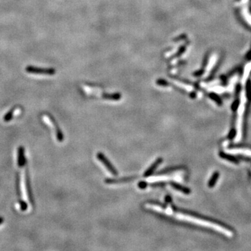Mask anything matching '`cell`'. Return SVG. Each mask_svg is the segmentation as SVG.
Segmentation results:
<instances>
[{"label": "cell", "mask_w": 251, "mask_h": 251, "mask_svg": "<svg viewBox=\"0 0 251 251\" xmlns=\"http://www.w3.org/2000/svg\"><path fill=\"white\" fill-rule=\"evenodd\" d=\"M219 177H220V173L219 172H215V173L211 175V178H210V179L209 180L208 182V186L209 188H214V186L216 184V183L218 182V179H219Z\"/></svg>", "instance_id": "10"}, {"label": "cell", "mask_w": 251, "mask_h": 251, "mask_svg": "<svg viewBox=\"0 0 251 251\" xmlns=\"http://www.w3.org/2000/svg\"><path fill=\"white\" fill-rule=\"evenodd\" d=\"M165 200L166 201V202L168 203H172V197L170 196V195H168V196H166Z\"/></svg>", "instance_id": "18"}, {"label": "cell", "mask_w": 251, "mask_h": 251, "mask_svg": "<svg viewBox=\"0 0 251 251\" xmlns=\"http://www.w3.org/2000/svg\"><path fill=\"white\" fill-rule=\"evenodd\" d=\"M236 135V131L235 128H232L230 131L229 132V135H228V138L232 140L233 138H235V136Z\"/></svg>", "instance_id": "17"}, {"label": "cell", "mask_w": 251, "mask_h": 251, "mask_svg": "<svg viewBox=\"0 0 251 251\" xmlns=\"http://www.w3.org/2000/svg\"><path fill=\"white\" fill-rule=\"evenodd\" d=\"M156 84H158V85H159L160 87L170 86V84H169L166 80H163V79H159V80L156 81Z\"/></svg>", "instance_id": "16"}, {"label": "cell", "mask_w": 251, "mask_h": 251, "mask_svg": "<svg viewBox=\"0 0 251 251\" xmlns=\"http://www.w3.org/2000/svg\"><path fill=\"white\" fill-rule=\"evenodd\" d=\"M46 116H48V118L50 119V120L51 123L52 124V125H53L55 132H56L57 140L59 142H63L64 141V134H63L62 130L60 129V128L59 126V125H58L57 121L55 120V119L53 117V116H52L51 115H50V114H48V113L46 114Z\"/></svg>", "instance_id": "4"}, {"label": "cell", "mask_w": 251, "mask_h": 251, "mask_svg": "<svg viewBox=\"0 0 251 251\" xmlns=\"http://www.w3.org/2000/svg\"><path fill=\"white\" fill-rule=\"evenodd\" d=\"M181 169H182L181 167H172V168H165V169H164V170H160V171L159 172V173H156V175H163V174H168V173H171L172 172H174V171H177V170H181Z\"/></svg>", "instance_id": "12"}, {"label": "cell", "mask_w": 251, "mask_h": 251, "mask_svg": "<svg viewBox=\"0 0 251 251\" xmlns=\"http://www.w3.org/2000/svg\"><path fill=\"white\" fill-rule=\"evenodd\" d=\"M25 183H26V188H27V197L30 200V202L32 206H34V198L33 193H32L31 191V186L30 183V174H29V170L27 167L25 170Z\"/></svg>", "instance_id": "3"}, {"label": "cell", "mask_w": 251, "mask_h": 251, "mask_svg": "<svg viewBox=\"0 0 251 251\" xmlns=\"http://www.w3.org/2000/svg\"><path fill=\"white\" fill-rule=\"evenodd\" d=\"M163 161V158H160V157L158 158L155 161L152 163V165H151L150 167L144 172V174H143V177L147 178V177L151 176V175H152L153 173H154V171H155L156 170V168L159 167L160 164H161Z\"/></svg>", "instance_id": "6"}, {"label": "cell", "mask_w": 251, "mask_h": 251, "mask_svg": "<svg viewBox=\"0 0 251 251\" xmlns=\"http://www.w3.org/2000/svg\"><path fill=\"white\" fill-rule=\"evenodd\" d=\"M16 107H13L12 109H11L8 112H7V114H6L4 116V121L6 122H8L11 121V119H13V113H14V111H15Z\"/></svg>", "instance_id": "14"}, {"label": "cell", "mask_w": 251, "mask_h": 251, "mask_svg": "<svg viewBox=\"0 0 251 251\" xmlns=\"http://www.w3.org/2000/svg\"><path fill=\"white\" fill-rule=\"evenodd\" d=\"M219 156L221 159L227 160V161H230L232 163H235V164H238L239 163V160L237 159V158L231 155V154L225 153L223 151H220L219 153Z\"/></svg>", "instance_id": "9"}, {"label": "cell", "mask_w": 251, "mask_h": 251, "mask_svg": "<svg viewBox=\"0 0 251 251\" xmlns=\"http://www.w3.org/2000/svg\"><path fill=\"white\" fill-rule=\"evenodd\" d=\"M138 178V176H130L123 178H119V179H105V183L107 184H115V183H121L126 182H130L131 181L137 179Z\"/></svg>", "instance_id": "5"}, {"label": "cell", "mask_w": 251, "mask_h": 251, "mask_svg": "<svg viewBox=\"0 0 251 251\" xmlns=\"http://www.w3.org/2000/svg\"><path fill=\"white\" fill-rule=\"evenodd\" d=\"M16 192L17 195L19 199H21V191H20V174L17 173L16 174Z\"/></svg>", "instance_id": "13"}, {"label": "cell", "mask_w": 251, "mask_h": 251, "mask_svg": "<svg viewBox=\"0 0 251 251\" xmlns=\"http://www.w3.org/2000/svg\"><path fill=\"white\" fill-rule=\"evenodd\" d=\"M170 183V185L173 187L174 190H176L177 191H179V192H182V193H184L186 195H188L191 192V189L189 188L186 187V186H182L179 184V183H176L174 182H169Z\"/></svg>", "instance_id": "7"}, {"label": "cell", "mask_w": 251, "mask_h": 251, "mask_svg": "<svg viewBox=\"0 0 251 251\" xmlns=\"http://www.w3.org/2000/svg\"><path fill=\"white\" fill-rule=\"evenodd\" d=\"M96 158H97V159L99 161L103 163V165L110 172L111 174H112L113 176H117L119 174L118 171L116 170L115 168L114 167V165L110 163V160L107 159L103 153L98 152L96 154Z\"/></svg>", "instance_id": "1"}, {"label": "cell", "mask_w": 251, "mask_h": 251, "mask_svg": "<svg viewBox=\"0 0 251 251\" xmlns=\"http://www.w3.org/2000/svg\"><path fill=\"white\" fill-rule=\"evenodd\" d=\"M3 222H4V218L2 217H0V225H1Z\"/></svg>", "instance_id": "19"}, {"label": "cell", "mask_w": 251, "mask_h": 251, "mask_svg": "<svg viewBox=\"0 0 251 251\" xmlns=\"http://www.w3.org/2000/svg\"><path fill=\"white\" fill-rule=\"evenodd\" d=\"M19 204H20V209H21V211H25L27 209V207H28L27 204L26 203L24 200L22 199H19Z\"/></svg>", "instance_id": "15"}, {"label": "cell", "mask_w": 251, "mask_h": 251, "mask_svg": "<svg viewBox=\"0 0 251 251\" xmlns=\"http://www.w3.org/2000/svg\"><path fill=\"white\" fill-rule=\"evenodd\" d=\"M18 154H17V165L20 168H22L26 163V159L25 156V148L23 147H19Z\"/></svg>", "instance_id": "8"}, {"label": "cell", "mask_w": 251, "mask_h": 251, "mask_svg": "<svg viewBox=\"0 0 251 251\" xmlns=\"http://www.w3.org/2000/svg\"><path fill=\"white\" fill-rule=\"evenodd\" d=\"M26 71L29 73L39 74V75H52L55 74V70L54 69H43L38 68V67L29 66L26 67Z\"/></svg>", "instance_id": "2"}, {"label": "cell", "mask_w": 251, "mask_h": 251, "mask_svg": "<svg viewBox=\"0 0 251 251\" xmlns=\"http://www.w3.org/2000/svg\"><path fill=\"white\" fill-rule=\"evenodd\" d=\"M101 97L103 99H107V100L119 101L121 98V96L119 93H115V94H105V93H103Z\"/></svg>", "instance_id": "11"}]
</instances>
